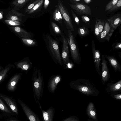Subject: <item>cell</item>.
<instances>
[{
	"label": "cell",
	"instance_id": "1",
	"mask_svg": "<svg viewBox=\"0 0 121 121\" xmlns=\"http://www.w3.org/2000/svg\"><path fill=\"white\" fill-rule=\"evenodd\" d=\"M69 84L71 88L87 95L97 96L99 93V91L88 79H80L73 80Z\"/></svg>",
	"mask_w": 121,
	"mask_h": 121
},
{
	"label": "cell",
	"instance_id": "2",
	"mask_svg": "<svg viewBox=\"0 0 121 121\" xmlns=\"http://www.w3.org/2000/svg\"><path fill=\"white\" fill-rule=\"evenodd\" d=\"M43 75L39 68L34 67L32 77V83L34 97L36 102L42 97L44 87Z\"/></svg>",
	"mask_w": 121,
	"mask_h": 121
},
{
	"label": "cell",
	"instance_id": "3",
	"mask_svg": "<svg viewBox=\"0 0 121 121\" xmlns=\"http://www.w3.org/2000/svg\"><path fill=\"white\" fill-rule=\"evenodd\" d=\"M43 37L46 47L54 63L63 67L57 41L48 33L43 34Z\"/></svg>",
	"mask_w": 121,
	"mask_h": 121
},
{
	"label": "cell",
	"instance_id": "4",
	"mask_svg": "<svg viewBox=\"0 0 121 121\" xmlns=\"http://www.w3.org/2000/svg\"><path fill=\"white\" fill-rule=\"evenodd\" d=\"M67 40L69 47L71 56L73 60L75 63L80 64L81 59L78 44L72 31L70 30L68 31V36Z\"/></svg>",
	"mask_w": 121,
	"mask_h": 121
},
{
	"label": "cell",
	"instance_id": "5",
	"mask_svg": "<svg viewBox=\"0 0 121 121\" xmlns=\"http://www.w3.org/2000/svg\"><path fill=\"white\" fill-rule=\"evenodd\" d=\"M67 28L72 31L74 30L73 22L70 15L65 7L62 2L58 1L57 5Z\"/></svg>",
	"mask_w": 121,
	"mask_h": 121
},
{
	"label": "cell",
	"instance_id": "6",
	"mask_svg": "<svg viewBox=\"0 0 121 121\" xmlns=\"http://www.w3.org/2000/svg\"><path fill=\"white\" fill-rule=\"evenodd\" d=\"M70 7L78 15H91V11L90 7L87 4L82 3L73 4L68 3Z\"/></svg>",
	"mask_w": 121,
	"mask_h": 121
},
{
	"label": "cell",
	"instance_id": "7",
	"mask_svg": "<svg viewBox=\"0 0 121 121\" xmlns=\"http://www.w3.org/2000/svg\"><path fill=\"white\" fill-rule=\"evenodd\" d=\"M62 45L61 57L63 67L64 69L67 68L69 63V51L68 44L65 37L62 36Z\"/></svg>",
	"mask_w": 121,
	"mask_h": 121
},
{
	"label": "cell",
	"instance_id": "8",
	"mask_svg": "<svg viewBox=\"0 0 121 121\" xmlns=\"http://www.w3.org/2000/svg\"><path fill=\"white\" fill-rule=\"evenodd\" d=\"M91 48L95 68L96 71L101 77V72L100 68L101 62L100 53L98 50H96L94 41L92 40L91 42Z\"/></svg>",
	"mask_w": 121,
	"mask_h": 121
},
{
	"label": "cell",
	"instance_id": "9",
	"mask_svg": "<svg viewBox=\"0 0 121 121\" xmlns=\"http://www.w3.org/2000/svg\"><path fill=\"white\" fill-rule=\"evenodd\" d=\"M101 77L102 84L105 85L110 78V75L107 62L104 55L102 56Z\"/></svg>",
	"mask_w": 121,
	"mask_h": 121
},
{
	"label": "cell",
	"instance_id": "10",
	"mask_svg": "<svg viewBox=\"0 0 121 121\" xmlns=\"http://www.w3.org/2000/svg\"><path fill=\"white\" fill-rule=\"evenodd\" d=\"M19 103L29 121H41L36 114L26 104L20 100Z\"/></svg>",
	"mask_w": 121,
	"mask_h": 121
},
{
	"label": "cell",
	"instance_id": "11",
	"mask_svg": "<svg viewBox=\"0 0 121 121\" xmlns=\"http://www.w3.org/2000/svg\"><path fill=\"white\" fill-rule=\"evenodd\" d=\"M62 80V77L59 75L56 74L52 76L48 80V87L49 91L53 94L56 89L58 83Z\"/></svg>",
	"mask_w": 121,
	"mask_h": 121
},
{
	"label": "cell",
	"instance_id": "12",
	"mask_svg": "<svg viewBox=\"0 0 121 121\" xmlns=\"http://www.w3.org/2000/svg\"><path fill=\"white\" fill-rule=\"evenodd\" d=\"M114 29L108 22H105L103 30L99 38L100 40L106 39L109 41L110 38L114 32Z\"/></svg>",
	"mask_w": 121,
	"mask_h": 121
},
{
	"label": "cell",
	"instance_id": "13",
	"mask_svg": "<svg viewBox=\"0 0 121 121\" xmlns=\"http://www.w3.org/2000/svg\"><path fill=\"white\" fill-rule=\"evenodd\" d=\"M105 90L111 94H117L121 91V79L116 83H108L105 88Z\"/></svg>",
	"mask_w": 121,
	"mask_h": 121
},
{
	"label": "cell",
	"instance_id": "14",
	"mask_svg": "<svg viewBox=\"0 0 121 121\" xmlns=\"http://www.w3.org/2000/svg\"><path fill=\"white\" fill-rule=\"evenodd\" d=\"M108 22L114 29H116L121 23V14L118 13L107 19Z\"/></svg>",
	"mask_w": 121,
	"mask_h": 121
},
{
	"label": "cell",
	"instance_id": "15",
	"mask_svg": "<svg viewBox=\"0 0 121 121\" xmlns=\"http://www.w3.org/2000/svg\"><path fill=\"white\" fill-rule=\"evenodd\" d=\"M104 56L105 58L108 60L115 72L121 71V65L115 57L107 55Z\"/></svg>",
	"mask_w": 121,
	"mask_h": 121
},
{
	"label": "cell",
	"instance_id": "16",
	"mask_svg": "<svg viewBox=\"0 0 121 121\" xmlns=\"http://www.w3.org/2000/svg\"><path fill=\"white\" fill-rule=\"evenodd\" d=\"M42 113L44 121H53L55 110L52 107H50L46 110L40 108Z\"/></svg>",
	"mask_w": 121,
	"mask_h": 121
},
{
	"label": "cell",
	"instance_id": "17",
	"mask_svg": "<svg viewBox=\"0 0 121 121\" xmlns=\"http://www.w3.org/2000/svg\"><path fill=\"white\" fill-rule=\"evenodd\" d=\"M86 113L88 116L94 121L97 120V113L95 107L93 103L90 102L86 109Z\"/></svg>",
	"mask_w": 121,
	"mask_h": 121
},
{
	"label": "cell",
	"instance_id": "18",
	"mask_svg": "<svg viewBox=\"0 0 121 121\" xmlns=\"http://www.w3.org/2000/svg\"><path fill=\"white\" fill-rule=\"evenodd\" d=\"M17 67L23 70L28 71L32 67V64L28 59L20 62L17 65Z\"/></svg>",
	"mask_w": 121,
	"mask_h": 121
},
{
	"label": "cell",
	"instance_id": "19",
	"mask_svg": "<svg viewBox=\"0 0 121 121\" xmlns=\"http://www.w3.org/2000/svg\"><path fill=\"white\" fill-rule=\"evenodd\" d=\"M14 30L17 34L21 37L24 38L30 39L31 37V34L26 30L18 26H16L14 28Z\"/></svg>",
	"mask_w": 121,
	"mask_h": 121
},
{
	"label": "cell",
	"instance_id": "20",
	"mask_svg": "<svg viewBox=\"0 0 121 121\" xmlns=\"http://www.w3.org/2000/svg\"><path fill=\"white\" fill-rule=\"evenodd\" d=\"M0 97L5 101L12 111L16 114H18L17 108L13 102L10 98L6 97L2 95H1Z\"/></svg>",
	"mask_w": 121,
	"mask_h": 121
},
{
	"label": "cell",
	"instance_id": "21",
	"mask_svg": "<svg viewBox=\"0 0 121 121\" xmlns=\"http://www.w3.org/2000/svg\"><path fill=\"white\" fill-rule=\"evenodd\" d=\"M20 77V74H18L16 75L12 78L8 85V88L9 90L13 91L14 90Z\"/></svg>",
	"mask_w": 121,
	"mask_h": 121
},
{
	"label": "cell",
	"instance_id": "22",
	"mask_svg": "<svg viewBox=\"0 0 121 121\" xmlns=\"http://www.w3.org/2000/svg\"><path fill=\"white\" fill-rule=\"evenodd\" d=\"M53 17L56 21L58 22L60 24H62V18L57 6H56V8L53 12Z\"/></svg>",
	"mask_w": 121,
	"mask_h": 121
},
{
	"label": "cell",
	"instance_id": "23",
	"mask_svg": "<svg viewBox=\"0 0 121 121\" xmlns=\"http://www.w3.org/2000/svg\"><path fill=\"white\" fill-rule=\"evenodd\" d=\"M78 33L80 37H84L89 34V31L87 28L84 26H83L78 28Z\"/></svg>",
	"mask_w": 121,
	"mask_h": 121
},
{
	"label": "cell",
	"instance_id": "24",
	"mask_svg": "<svg viewBox=\"0 0 121 121\" xmlns=\"http://www.w3.org/2000/svg\"><path fill=\"white\" fill-rule=\"evenodd\" d=\"M44 0H40L28 12V14H31L33 13L36 12L41 8L43 2Z\"/></svg>",
	"mask_w": 121,
	"mask_h": 121
},
{
	"label": "cell",
	"instance_id": "25",
	"mask_svg": "<svg viewBox=\"0 0 121 121\" xmlns=\"http://www.w3.org/2000/svg\"><path fill=\"white\" fill-rule=\"evenodd\" d=\"M96 20L97 21L98 26L99 38L100 35L103 30L105 22L104 20H101L100 19H96Z\"/></svg>",
	"mask_w": 121,
	"mask_h": 121
},
{
	"label": "cell",
	"instance_id": "26",
	"mask_svg": "<svg viewBox=\"0 0 121 121\" xmlns=\"http://www.w3.org/2000/svg\"><path fill=\"white\" fill-rule=\"evenodd\" d=\"M22 40L24 44L28 46H35L36 44L35 41L30 39L22 38Z\"/></svg>",
	"mask_w": 121,
	"mask_h": 121
},
{
	"label": "cell",
	"instance_id": "27",
	"mask_svg": "<svg viewBox=\"0 0 121 121\" xmlns=\"http://www.w3.org/2000/svg\"><path fill=\"white\" fill-rule=\"evenodd\" d=\"M51 25L54 32L58 35L61 34V33L60 29L55 22H51Z\"/></svg>",
	"mask_w": 121,
	"mask_h": 121
},
{
	"label": "cell",
	"instance_id": "28",
	"mask_svg": "<svg viewBox=\"0 0 121 121\" xmlns=\"http://www.w3.org/2000/svg\"><path fill=\"white\" fill-rule=\"evenodd\" d=\"M119 0H113L110 1L106 6L105 10L108 11L118 2Z\"/></svg>",
	"mask_w": 121,
	"mask_h": 121
},
{
	"label": "cell",
	"instance_id": "29",
	"mask_svg": "<svg viewBox=\"0 0 121 121\" xmlns=\"http://www.w3.org/2000/svg\"><path fill=\"white\" fill-rule=\"evenodd\" d=\"M121 8V0H119L117 3L111 9L108 11V13H110L119 10Z\"/></svg>",
	"mask_w": 121,
	"mask_h": 121
},
{
	"label": "cell",
	"instance_id": "30",
	"mask_svg": "<svg viewBox=\"0 0 121 121\" xmlns=\"http://www.w3.org/2000/svg\"><path fill=\"white\" fill-rule=\"evenodd\" d=\"M31 0H16V1L14 2V4L16 5V6H17L19 7H22L29 1Z\"/></svg>",
	"mask_w": 121,
	"mask_h": 121
},
{
	"label": "cell",
	"instance_id": "31",
	"mask_svg": "<svg viewBox=\"0 0 121 121\" xmlns=\"http://www.w3.org/2000/svg\"><path fill=\"white\" fill-rule=\"evenodd\" d=\"M40 0H36L33 1L25 9V12L28 13Z\"/></svg>",
	"mask_w": 121,
	"mask_h": 121
},
{
	"label": "cell",
	"instance_id": "32",
	"mask_svg": "<svg viewBox=\"0 0 121 121\" xmlns=\"http://www.w3.org/2000/svg\"><path fill=\"white\" fill-rule=\"evenodd\" d=\"M9 69V68H6L0 72V82L4 78Z\"/></svg>",
	"mask_w": 121,
	"mask_h": 121
},
{
	"label": "cell",
	"instance_id": "33",
	"mask_svg": "<svg viewBox=\"0 0 121 121\" xmlns=\"http://www.w3.org/2000/svg\"><path fill=\"white\" fill-rule=\"evenodd\" d=\"M0 109L5 112L7 113L10 112V111L9 110L3 102L0 99Z\"/></svg>",
	"mask_w": 121,
	"mask_h": 121
},
{
	"label": "cell",
	"instance_id": "34",
	"mask_svg": "<svg viewBox=\"0 0 121 121\" xmlns=\"http://www.w3.org/2000/svg\"><path fill=\"white\" fill-rule=\"evenodd\" d=\"M5 22L8 24L12 26L19 25L20 24V22H19L12 20H6Z\"/></svg>",
	"mask_w": 121,
	"mask_h": 121
},
{
	"label": "cell",
	"instance_id": "35",
	"mask_svg": "<svg viewBox=\"0 0 121 121\" xmlns=\"http://www.w3.org/2000/svg\"><path fill=\"white\" fill-rule=\"evenodd\" d=\"M61 121H80V120L76 116H73L64 119Z\"/></svg>",
	"mask_w": 121,
	"mask_h": 121
},
{
	"label": "cell",
	"instance_id": "36",
	"mask_svg": "<svg viewBox=\"0 0 121 121\" xmlns=\"http://www.w3.org/2000/svg\"><path fill=\"white\" fill-rule=\"evenodd\" d=\"M113 49L119 50L121 48V42H117L114 43L112 45Z\"/></svg>",
	"mask_w": 121,
	"mask_h": 121
},
{
	"label": "cell",
	"instance_id": "37",
	"mask_svg": "<svg viewBox=\"0 0 121 121\" xmlns=\"http://www.w3.org/2000/svg\"><path fill=\"white\" fill-rule=\"evenodd\" d=\"M71 12L74 21L77 24L79 25L80 23L79 19L72 10H71Z\"/></svg>",
	"mask_w": 121,
	"mask_h": 121
},
{
	"label": "cell",
	"instance_id": "38",
	"mask_svg": "<svg viewBox=\"0 0 121 121\" xmlns=\"http://www.w3.org/2000/svg\"><path fill=\"white\" fill-rule=\"evenodd\" d=\"M95 33L97 37L99 38V30L97 20H96L95 23Z\"/></svg>",
	"mask_w": 121,
	"mask_h": 121
},
{
	"label": "cell",
	"instance_id": "39",
	"mask_svg": "<svg viewBox=\"0 0 121 121\" xmlns=\"http://www.w3.org/2000/svg\"><path fill=\"white\" fill-rule=\"evenodd\" d=\"M113 98L118 100H121V93L117 94H111L110 95Z\"/></svg>",
	"mask_w": 121,
	"mask_h": 121
},
{
	"label": "cell",
	"instance_id": "40",
	"mask_svg": "<svg viewBox=\"0 0 121 121\" xmlns=\"http://www.w3.org/2000/svg\"><path fill=\"white\" fill-rule=\"evenodd\" d=\"M81 18L83 22L85 23H89L90 22V18L86 15H82L81 17Z\"/></svg>",
	"mask_w": 121,
	"mask_h": 121
},
{
	"label": "cell",
	"instance_id": "41",
	"mask_svg": "<svg viewBox=\"0 0 121 121\" xmlns=\"http://www.w3.org/2000/svg\"><path fill=\"white\" fill-rule=\"evenodd\" d=\"M49 3V0H45L44 1L43 7L44 9H46L48 6Z\"/></svg>",
	"mask_w": 121,
	"mask_h": 121
},
{
	"label": "cell",
	"instance_id": "42",
	"mask_svg": "<svg viewBox=\"0 0 121 121\" xmlns=\"http://www.w3.org/2000/svg\"><path fill=\"white\" fill-rule=\"evenodd\" d=\"M81 0H71L70 1L71 3V4H74L78 3H81Z\"/></svg>",
	"mask_w": 121,
	"mask_h": 121
},
{
	"label": "cell",
	"instance_id": "43",
	"mask_svg": "<svg viewBox=\"0 0 121 121\" xmlns=\"http://www.w3.org/2000/svg\"><path fill=\"white\" fill-rule=\"evenodd\" d=\"M12 20L14 21H18L19 20L18 17L15 16H13L11 17V18Z\"/></svg>",
	"mask_w": 121,
	"mask_h": 121
},
{
	"label": "cell",
	"instance_id": "44",
	"mask_svg": "<svg viewBox=\"0 0 121 121\" xmlns=\"http://www.w3.org/2000/svg\"><path fill=\"white\" fill-rule=\"evenodd\" d=\"M84 2L87 4H89L91 2V0H84Z\"/></svg>",
	"mask_w": 121,
	"mask_h": 121
},
{
	"label": "cell",
	"instance_id": "45",
	"mask_svg": "<svg viewBox=\"0 0 121 121\" xmlns=\"http://www.w3.org/2000/svg\"><path fill=\"white\" fill-rule=\"evenodd\" d=\"M3 17V16L2 14L1 13H0V19H2Z\"/></svg>",
	"mask_w": 121,
	"mask_h": 121
},
{
	"label": "cell",
	"instance_id": "46",
	"mask_svg": "<svg viewBox=\"0 0 121 121\" xmlns=\"http://www.w3.org/2000/svg\"><path fill=\"white\" fill-rule=\"evenodd\" d=\"M10 121H18L17 120H10Z\"/></svg>",
	"mask_w": 121,
	"mask_h": 121
},
{
	"label": "cell",
	"instance_id": "47",
	"mask_svg": "<svg viewBox=\"0 0 121 121\" xmlns=\"http://www.w3.org/2000/svg\"><path fill=\"white\" fill-rule=\"evenodd\" d=\"M121 52H120L119 53V56H120V57L121 58Z\"/></svg>",
	"mask_w": 121,
	"mask_h": 121
},
{
	"label": "cell",
	"instance_id": "48",
	"mask_svg": "<svg viewBox=\"0 0 121 121\" xmlns=\"http://www.w3.org/2000/svg\"><path fill=\"white\" fill-rule=\"evenodd\" d=\"M87 121H93L91 119H88L87 120Z\"/></svg>",
	"mask_w": 121,
	"mask_h": 121
},
{
	"label": "cell",
	"instance_id": "49",
	"mask_svg": "<svg viewBox=\"0 0 121 121\" xmlns=\"http://www.w3.org/2000/svg\"><path fill=\"white\" fill-rule=\"evenodd\" d=\"M0 69H1V68H0Z\"/></svg>",
	"mask_w": 121,
	"mask_h": 121
}]
</instances>
